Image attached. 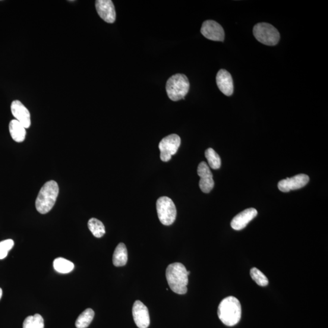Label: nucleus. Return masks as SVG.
Listing matches in <instances>:
<instances>
[{"mask_svg":"<svg viewBox=\"0 0 328 328\" xmlns=\"http://www.w3.org/2000/svg\"><path fill=\"white\" fill-rule=\"evenodd\" d=\"M217 315L225 325L233 326L239 323L241 317V305L238 299L230 296L223 299L217 309Z\"/></svg>","mask_w":328,"mask_h":328,"instance_id":"obj_2","label":"nucleus"},{"mask_svg":"<svg viewBox=\"0 0 328 328\" xmlns=\"http://www.w3.org/2000/svg\"><path fill=\"white\" fill-rule=\"evenodd\" d=\"M216 84L220 90L227 96L232 95L233 81L231 74L226 69H220L216 77Z\"/></svg>","mask_w":328,"mask_h":328,"instance_id":"obj_14","label":"nucleus"},{"mask_svg":"<svg viewBox=\"0 0 328 328\" xmlns=\"http://www.w3.org/2000/svg\"><path fill=\"white\" fill-rule=\"evenodd\" d=\"M11 112L17 121L23 125L25 128L31 126V115L28 110L20 101L14 100L11 104Z\"/></svg>","mask_w":328,"mask_h":328,"instance_id":"obj_13","label":"nucleus"},{"mask_svg":"<svg viewBox=\"0 0 328 328\" xmlns=\"http://www.w3.org/2000/svg\"><path fill=\"white\" fill-rule=\"evenodd\" d=\"M208 163H209L211 168L216 170L219 169L222 165V160L220 157L215 151L212 148H209L206 150L205 152Z\"/></svg>","mask_w":328,"mask_h":328,"instance_id":"obj_21","label":"nucleus"},{"mask_svg":"<svg viewBox=\"0 0 328 328\" xmlns=\"http://www.w3.org/2000/svg\"><path fill=\"white\" fill-rule=\"evenodd\" d=\"M23 328H44V320L42 315L35 314L24 320Z\"/></svg>","mask_w":328,"mask_h":328,"instance_id":"obj_22","label":"nucleus"},{"mask_svg":"<svg viewBox=\"0 0 328 328\" xmlns=\"http://www.w3.org/2000/svg\"><path fill=\"white\" fill-rule=\"evenodd\" d=\"M253 33L258 42L267 46L276 45L280 39L276 28L269 23H258L254 28Z\"/></svg>","mask_w":328,"mask_h":328,"instance_id":"obj_5","label":"nucleus"},{"mask_svg":"<svg viewBox=\"0 0 328 328\" xmlns=\"http://www.w3.org/2000/svg\"><path fill=\"white\" fill-rule=\"evenodd\" d=\"M132 317L134 323L139 328H147L150 324L149 312L146 306L141 301L134 302L132 307Z\"/></svg>","mask_w":328,"mask_h":328,"instance_id":"obj_10","label":"nucleus"},{"mask_svg":"<svg viewBox=\"0 0 328 328\" xmlns=\"http://www.w3.org/2000/svg\"><path fill=\"white\" fill-rule=\"evenodd\" d=\"M9 132L12 139L17 143H22L25 140L26 128L16 119L12 120L9 124Z\"/></svg>","mask_w":328,"mask_h":328,"instance_id":"obj_16","label":"nucleus"},{"mask_svg":"<svg viewBox=\"0 0 328 328\" xmlns=\"http://www.w3.org/2000/svg\"><path fill=\"white\" fill-rule=\"evenodd\" d=\"M257 210L254 208L245 209L233 217L232 222V228L235 230H240L245 228L251 221L257 216Z\"/></svg>","mask_w":328,"mask_h":328,"instance_id":"obj_15","label":"nucleus"},{"mask_svg":"<svg viewBox=\"0 0 328 328\" xmlns=\"http://www.w3.org/2000/svg\"><path fill=\"white\" fill-rule=\"evenodd\" d=\"M180 137L176 134H172L162 139L159 144L160 152V159L163 162H168L173 155L177 152L180 147Z\"/></svg>","mask_w":328,"mask_h":328,"instance_id":"obj_7","label":"nucleus"},{"mask_svg":"<svg viewBox=\"0 0 328 328\" xmlns=\"http://www.w3.org/2000/svg\"><path fill=\"white\" fill-rule=\"evenodd\" d=\"M14 245V242L11 239L0 242V260L8 256L9 251L11 250Z\"/></svg>","mask_w":328,"mask_h":328,"instance_id":"obj_24","label":"nucleus"},{"mask_svg":"<svg viewBox=\"0 0 328 328\" xmlns=\"http://www.w3.org/2000/svg\"><path fill=\"white\" fill-rule=\"evenodd\" d=\"M128 261V251L126 245L121 242L117 246L113 256V263L116 267L124 266Z\"/></svg>","mask_w":328,"mask_h":328,"instance_id":"obj_17","label":"nucleus"},{"mask_svg":"<svg viewBox=\"0 0 328 328\" xmlns=\"http://www.w3.org/2000/svg\"><path fill=\"white\" fill-rule=\"evenodd\" d=\"M309 181H310V178L308 175L299 174L291 178L283 179L279 182L278 187L280 191L289 192L305 187Z\"/></svg>","mask_w":328,"mask_h":328,"instance_id":"obj_11","label":"nucleus"},{"mask_svg":"<svg viewBox=\"0 0 328 328\" xmlns=\"http://www.w3.org/2000/svg\"><path fill=\"white\" fill-rule=\"evenodd\" d=\"M59 193V187L54 181H49L40 189L36 201L38 212L42 214L48 213L56 203Z\"/></svg>","mask_w":328,"mask_h":328,"instance_id":"obj_3","label":"nucleus"},{"mask_svg":"<svg viewBox=\"0 0 328 328\" xmlns=\"http://www.w3.org/2000/svg\"><path fill=\"white\" fill-rule=\"evenodd\" d=\"M198 175L200 177L199 185L202 192L209 194L214 187L213 175L206 162H201L198 167Z\"/></svg>","mask_w":328,"mask_h":328,"instance_id":"obj_9","label":"nucleus"},{"mask_svg":"<svg viewBox=\"0 0 328 328\" xmlns=\"http://www.w3.org/2000/svg\"><path fill=\"white\" fill-rule=\"evenodd\" d=\"M166 276L172 291L180 295L187 293L188 276L184 265L180 263L170 264L167 268Z\"/></svg>","mask_w":328,"mask_h":328,"instance_id":"obj_1","label":"nucleus"},{"mask_svg":"<svg viewBox=\"0 0 328 328\" xmlns=\"http://www.w3.org/2000/svg\"><path fill=\"white\" fill-rule=\"evenodd\" d=\"M201 33L206 39L215 42H223L225 40V31L215 21H205L202 25Z\"/></svg>","mask_w":328,"mask_h":328,"instance_id":"obj_8","label":"nucleus"},{"mask_svg":"<svg viewBox=\"0 0 328 328\" xmlns=\"http://www.w3.org/2000/svg\"><path fill=\"white\" fill-rule=\"evenodd\" d=\"M96 8L100 17L106 23H113L116 21L115 8L111 0H97Z\"/></svg>","mask_w":328,"mask_h":328,"instance_id":"obj_12","label":"nucleus"},{"mask_svg":"<svg viewBox=\"0 0 328 328\" xmlns=\"http://www.w3.org/2000/svg\"><path fill=\"white\" fill-rule=\"evenodd\" d=\"M251 276L258 285L266 286L269 284V280L266 276L257 268H252L251 270Z\"/></svg>","mask_w":328,"mask_h":328,"instance_id":"obj_23","label":"nucleus"},{"mask_svg":"<svg viewBox=\"0 0 328 328\" xmlns=\"http://www.w3.org/2000/svg\"><path fill=\"white\" fill-rule=\"evenodd\" d=\"M2 295H3V291L2 288H0V299H1Z\"/></svg>","mask_w":328,"mask_h":328,"instance_id":"obj_25","label":"nucleus"},{"mask_svg":"<svg viewBox=\"0 0 328 328\" xmlns=\"http://www.w3.org/2000/svg\"><path fill=\"white\" fill-rule=\"evenodd\" d=\"M156 210L162 225L170 226L175 222L177 211L172 199L167 197L159 198L156 202Z\"/></svg>","mask_w":328,"mask_h":328,"instance_id":"obj_6","label":"nucleus"},{"mask_svg":"<svg viewBox=\"0 0 328 328\" xmlns=\"http://www.w3.org/2000/svg\"><path fill=\"white\" fill-rule=\"evenodd\" d=\"M190 83L185 75L177 74L169 78L166 84L167 95L173 101L184 99L188 93Z\"/></svg>","mask_w":328,"mask_h":328,"instance_id":"obj_4","label":"nucleus"},{"mask_svg":"<svg viewBox=\"0 0 328 328\" xmlns=\"http://www.w3.org/2000/svg\"><path fill=\"white\" fill-rule=\"evenodd\" d=\"M88 228L96 238H101L105 234V228L103 224L99 220L91 218L88 223Z\"/></svg>","mask_w":328,"mask_h":328,"instance_id":"obj_20","label":"nucleus"},{"mask_svg":"<svg viewBox=\"0 0 328 328\" xmlns=\"http://www.w3.org/2000/svg\"><path fill=\"white\" fill-rule=\"evenodd\" d=\"M94 317V312L92 309H87L77 318L75 326L77 328H87L92 322Z\"/></svg>","mask_w":328,"mask_h":328,"instance_id":"obj_19","label":"nucleus"},{"mask_svg":"<svg viewBox=\"0 0 328 328\" xmlns=\"http://www.w3.org/2000/svg\"><path fill=\"white\" fill-rule=\"evenodd\" d=\"M53 268L59 273L68 274L74 269V264L71 261L60 257L53 261Z\"/></svg>","mask_w":328,"mask_h":328,"instance_id":"obj_18","label":"nucleus"}]
</instances>
